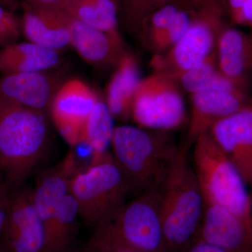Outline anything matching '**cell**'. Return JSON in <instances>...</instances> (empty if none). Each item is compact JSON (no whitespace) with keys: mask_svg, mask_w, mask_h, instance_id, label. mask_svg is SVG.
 Instances as JSON below:
<instances>
[{"mask_svg":"<svg viewBox=\"0 0 252 252\" xmlns=\"http://www.w3.org/2000/svg\"><path fill=\"white\" fill-rule=\"evenodd\" d=\"M130 118L142 128L172 132L187 119L182 89L177 81L162 73L141 79L136 88Z\"/></svg>","mask_w":252,"mask_h":252,"instance_id":"7","label":"cell"},{"mask_svg":"<svg viewBox=\"0 0 252 252\" xmlns=\"http://www.w3.org/2000/svg\"><path fill=\"white\" fill-rule=\"evenodd\" d=\"M189 0H167L154 9L144 21L140 36L147 48L170 25Z\"/></svg>","mask_w":252,"mask_h":252,"instance_id":"25","label":"cell"},{"mask_svg":"<svg viewBox=\"0 0 252 252\" xmlns=\"http://www.w3.org/2000/svg\"><path fill=\"white\" fill-rule=\"evenodd\" d=\"M199 6L189 2L177 13L175 18L149 46L155 54H162L175 45L193 22Z\"/></svg>","mask_w":252,"mask_h":252,"instance_id":"24","label":"cell"},{"mask_svg":"<svg viewBox=\"0 0 252 252\" xmlns=\"http://www.w3.org/2000/svg\"></svg>","mask_w":252,"mask_h":252,"instance_id":"38","label":"cell"},{"mask_svg":"<svg viewBox=\"0 0 252 252\" xmlns=\"http://www.w3.org/2000/svg\"><path fill=\"white\" fill-rule=\"evenodd\" d=\"M189 1H191L193 4L198 6H216L223 10L221 6L222 0H189Z\"/></svg>","mask_w":252,"mask_h":252,"instance_id":"32","label":"cell"},{"mask_svg":"<svg viewBox=\"0 0 252 252\" xmlns=\"http://www.w3.org/2000/svg\"><path fill=\"white\" fill-rule=\"evenodd\" d=\"M99 100L97 93L80 79H68L56 91L49 109L56 128L71 147L79 145L84 126Z\"/></svg>","mask_w":252,"mask_h":252,"instance_id":"10","label":"cell"},{"mask_svg":"<svg viewBox=\"0 0 252 252\" xmlns=\"http://www.w3.org/2000/svg\"><path fill=\"white\" fill-rule=\"evenodd\" d=\"M60 79L56 73L49 70L2 75L0 98L45 112L61 86Z\"/></svg>","mask_w":252,"mask_h":252,"instance_id":"14","label":"cell"},{"mask_svg":"<svg viewBox=\"0 0 252 252\" xmlns=\"http://www.w3.org/2000/svg\"><path fill=\"white\" fill-rule=\"evenodd\" d=\"M224 16L220 8L199 6L193 22L180 40L168 51L154 54L150 62L154 72L172 77L208 57L216 49Z\"/></svg>","mask_w":252,"mask_h":252,"instance_id":"8","label":"cell"},{"mask_svg":"<svg viewBox=\"0 0 252 252\" xmlns=\"http://www.w3.org/2000/svg\"><path fill=\"white\" fill-rule=\"evenodd\" d=\"M21 34V20L0 5V49L17 42Z\"/></svg>","mask_w":252,"mask_h":252,"instance_id":"27","label":"cell"},{"mask_svg":"<svg viewBox=\"0 0 252 252\" xmlns=\"http://www.w3.org/2000/svg\"><path fill=\"white\" fill-rule=\"evenodd\" d=\"M196 240L226 252H252V229L228 210L205 198Z\"/></svg>","mask_w":252,"mask_h":252,"instance_id":"13","label":"cell"},{"mask_svg":"<svg viewBox=\"0 0 252 252\" xmlns=\"http://www.w3.org/2000/svg\"><path fill=\"white\" fill-rule=\"evenodd\" d=\"M111 252H139L138 251H136L135 250H132V249L127 248H121L116 249V250H113V251Z\"/></svg>","mask_w":252,"mask_h":252,"instance_id":"33","label":"cell"},{"mask_svg":"<svg viewBox=\"0 0 252 252\" xmlns=\"http://www.w3.org/2000/svg\"><path fill=\"white\" fill-rule=\"evenodd\" d=\"M62 11L70 35V45L83 59L99 67L117 65L126 53L122 39L81 22Z\"/></svg>","mask_w":252,"mask_h":252,"instance_id":"15","label":"cell"},{"mask_svg":"<svg viewBox=\"0 0 252 252\" xmlns=\"http://www.w3.org/2000/svg\"><path fill=\"white\" fill-rule=\"evenodd\" d=\"M45 112L0 98V174L9 190L22 186L45 152Z\"/></svg>","mask_w":252,"mask_h":252,"instance_id":"3","label":"cell"},{"mask_svg":"<svg viewBox=\"0 0 252 252\" xmlns=\"http://www.w3.org/2000/svg\"><path fill=\"white\" fill-rule=\"evenodd\" d=\"M208 133L238 170L252 195V104L216 123Z\"/></svg>","mask_w":252,"mask_h":252,"instance_id":"11","label":"cell"},{"mask_svg":"<svg viewBox=\"0 0 252 252\" xmlns=\"http://www.w3.org/2000/svg\"><path fill=\"white\" fill-rule=\"evenodd\" d=\"M112 120L105 102L99 99L86 121L79 141V144H85L92 152L91 163L110 154L108 148L112 144L114 130Z\"/></svg>","mask_w":252,"mask_h":252,"instance_id":"21","label":"cell"},{"mask_svg":"<svg viewBox=\"0 0 252 252\" xmlns=\"http://www.w3.org/2000/svg\"><path fill=\"white\" fill-rule=\"evenodd\" d=\"M0 252H13L9 250V249L6 248V247L2 245V243L0 242Z\"/></svg>","mask_w":252,"mask_h":252,"instance_id":"34","label":"cell"},{"mask_svg":"<svg viewBox=\"0 0 252 252\" xmlns=\"http://www.w3.org/2000/svg\"><path fill=\"white\" fill-rule=\"evenodd\" d=\"M69 193L77 201L79 217L94 228L126 203L128 189L112 154L77 170L71 179Z\"/></svg>","mask_w":252,"mask_h":252,"instance_id":"6","label":"cell"},{"mask_svg":"<svg viewBox=\"0 0 252 252\" xmlns=\"http://www.w3.org/2000/svg\"><path fill=\"white\" fill-rule=\"evenodd\" d=\"M190 115L185 144L190 148L212 126L250 104L246 91L205 90L190 94Z\"/></svg>","mask_w":252,"mask_h":252,"instance_id":"12","label":"cell"},{"mask_svg":"<svg viewBox=\"0 0 252 252\" xmlns=\"http://www.w3.org/2000/svg\"><path fill=\"white\" fill-rule=\"evenodd\" d=\"M187 252H226L222 249L217 248L215 245L204 242L203 240H196Z\"/></svg>","mask_w":252,"mask_h":252,"instance_id":"29","label":"cell"},{"mask_svg":"<svg viewBox=\"0 0 252 252\" xmlns=\"http://www.w3.org/2000/svg\"><path fill=\"white\" fill-rule=\"evenodd\" d=\"M192 165L203 198L223 207L252 229V195L243 177L209 133L193 145Z\"/></svg>","mask_w":252,"mask_h":252,"instance_id":"5","label":"cell"},{"mask_svg":"<svg viewBox=\"0 0 252 252\" xmlns=\"http://www.w3.org/2000/svg\"><path fill=\"white\" fill-rule=\"evenodd\" d=\"M63 0H25L26 4L43 9H60Z\"/></svg>","mask_w":252,"mask_h":252,"instance_id":"30","label":"cell"},{"mask_svg":"<svg viewBox=\"0 0 252 252\" xmlns=\"http://www.w3.org/2000/svg\"><path fill=\"white\" fill-rule=\"evenodd\" d=\"M171 132L127 125L114 127L112 155L129 195L136 196L163 180L180 148Z\"/></svg>","mask_w":252,"mask_h":252,"instance_id":"4","label":"cell"},{"mask_svg":"<svg viewBox=\"0 0 252 252\" xmlns=\"http://www.w3.org/2000/svg\"><path fill=\"white\" fill-rule=\"evenodd\" d=\"M22 6V34L30 42L58 51L70 45V35L62 10L43 9L26 3Z\"/></svg>","mask_w":252,"mask_h":252,"instance_id":"17","label":"cell"},{"mask_svg":"<svg viewBox=\"0 0 252 252\" xmlns=\"http://www.w3.org/2000/svg\"><path fill=\"white\" fill-rule=\"evenodd\" d=\"M216 51L220 72L247 89L252 69V36L225 23L219 34Z\"/></svg>","mask_w":252,"mask_h":252,"instance_id":"16","label":"cell"},{"mask_svg":"<svg viewBox=\"0 0 252 252\" xmlns=\"http://www.w3.org/2000/svg\"><path fill=\"white\" fill-rule=\"evenodd\" d=\"M60 51L32 42L14 43L0 49V73L42 72L61 63Z\"/></svg>","mask_w":252,"mask_h":252,"instance_id":"18","label":"cell"},{"mask_svg":"<svg viewBox=\"0 0 252 252\" xmlns=\"http://www.w3.org/2000/svg\"><path fill=\"white\" fill-rule=\"evenodd\" d=\"M180 146L159 191V211L168 252H187L198 238L204 198L189 157Z\"/></svg>","mask_w":252,"mask_h":252,"instance_id":"2","label":"cell"},{"mask_svg":"<svg viewBox=\"0 0 252 252\" xmlns=\"http://www.w3.org/2000/svg\"><path fill=\"white\" fill-rule=\"evenodd\" d=\"M10 190L0 174V238L4 230L9 210Z\"/></svg>","mask_w":252,"mask_h":252,"instance_id":"28","label":"cell"},{"mask_svg":"<svg viewBox=\"0 0 252 252\" xmlns=\"http://www.w3.org/2000/svg\"><path fill=\"white\" fill-rule=\"evenodd\" d=\"M0 242L13 252H45V229L33 203L32 190L20 187L10 190Z\"/></svg>","mask_w":252,"mask_h":252,"instance_id":"9","label":"cell"},{"mask_svg":"<svg viewBox=\"0 0 252 252\" xmlns=\"http://www.w3.org/2000/svg\"><path fill=\"white\" fill-rule=\"evenodd\" d=\"M219 72L215 49L202 62L177 75L170 77L177 81L181 89L191 94L205 90Z\"/></svg>","mask_w":252,"mask_h":252,"instance_id":"23","label":"cell"},{"mask_svg":"<svg viewBox=\"0 0 252 252\" xmlns=\"http://www.w3.org/2000/svg\"><path fill=\"white\" fill-rule=\"evenodd\" d=\"M119 1H120V4H121V1H122V0H119ZM121 5V4H120Z\"/></svg>","mask_w":252,"mask_h":252,"instance_id":"37","label":"cell"},{"mask_svg":"<svg viewBox=\"0 0 252 252\" xmlns=\"http://www.w3.org/2000/svg\"><path fill=\"white\" fill-rule=\"evenodd\" d=\"M11 1H12L13 2H17V1H16V0H11Z\"/></svg>","mask_w":252,"mask_h":252,"instance_id":"36","label":"cell"},{"mask_svg":"<svg viewBox=\"0 0 252 252\" xmlns=\"http://www.w3.org/2000/svg\"><path fill=\"white\" fill-rule=\"evenodd\" d=\"M243 26H247L252 30V0H245Z\"/></svg>","mask_w":252,"mask_h":252,"instance_id":"31","label":"cell"},{"mask_svg":"<svg viewBox=\"0 0 252 252\" xmlns=\"http://www.w3.org/2000/svg\"><path fill=\"white\" fill-rule=\"evenodd\" d=\"M167 0H122L121 7L129 29L140 35L149 15Z\"/></svg>","mask_w":252,"mask_h":252,"instance_id":"26","label":"cell"},{"mask_svg":"<svg viewBox=\"0 0 252 252\" xmlns=\"http://www.w3.org/2000/svg\"><path fill=\"white\" fill-rule=\"evenodd\" d=\"M140 79L137 61L126 52L118 62L106 89L105 103L113 118L122 121L130 118L132 98Z\"/></svg>","mask_w":252,"mask_h":252,"instance_id":"19","label":"cell"},{"mask_svg":"<svg viewBox=\"0 0 252 252\" xmlns=\"http://www.w3.org/2000/svg\"><path fill=\"white\" fill-rule=\"evenodd\" d=\"M79 207L70 193L67 194L55 215L46 238L45 252H73Z\"/></svg>","mask_w":252,"mask_h":252,"instance_id":"22","label":"cell"},{"mask_svg":"<svg viewBox=\"0 0 252 252\" xmlns=\"http://www.w3.org/2000/svg\"><path fill=\"white\" fill-rule=\"evenodd\" d=\"M1 2L4 3V4L7 5V6H10V4H11V1L10 0H0Z\"/></svg>","mask_w":252,"mask_h":252,"instance_id":"35","label":"cell"},{"mask_svg":"<svg viewBox=\"0 0 252 252\" xmlns=\"http://www.w3.org/2000/svg\"><path fill=\"white\" fill-rule=\"evenodd\" d=\"M162 180L104 219L74 252H111L121 248L139 252H168L159 211Z\"/></svg>","mask_w":252,"mask_h":252,"instance_id":"1","label":"cell"},{"mask_svg":"<svg viewBox=\"0 0 252 252\" xmlns=\"http://www.w3.org/2000/svg\"><path fill=\"white\" fill-rule=\"evenodd\" d=\"M119 0H63L61 9L81 22L122 39L119 31Z\"/></svg>","mask_w":252,"mask_h":252,"instance_id":"20","label":"cell"}]
</instances>
